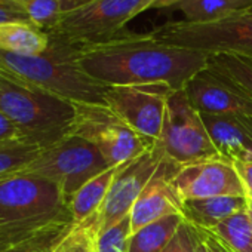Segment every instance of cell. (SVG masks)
Wrapping results in <instances>:
<instances>
[{"label":"cell","mask_w":252,"mask_h":252,"mask_svg":"<svg viewBox=\"0 0 252 252\" xmlns=\"http://www.w3.org/2000/svg\"><path fill=\"white\" fill-rule=\"evenodd\" d=\"M209 55L166 43L152 33L122 32L117 36L79 48L85 73L105 86L162 83L183 89L208 67Z\"/></svg>","instance_id":"cell-1"},{"label":"cell","mask_w":252,"mask_h":252,"mask_svg":"<svg viewBox=\"0 0 252 252\" xmlns=\"http://www.w3.org/2000/svg\"><path fill=\"white\" fill-rule=\"evenodd\" d=\"M77 54V46L49 36V46L40 55L0 51V71L73 104H107L108 86L83 71Z\"/></svg>","instance_id":"cell-2"},{"label":"cell","mask_w":252,"mask_h":252,"mask_svg":"<svg viewBox=\"0 0 252 252\" xmlns=\"http://www.w3.org/2000/svg\"><path fill=\"white\" fill-rule=\"evenodd\" d=\"M0 111L21 140L42 150L71 135L76 119L73 102L0 71Z\"/></svg>","instance_id":"cell-3"},{"label":"cell","mask_w":252,"mask_h":252,"mask_svg":"<svg viewBox=\"0 0 252 252\" xmlns=\"http://www.w3.org/2000/svg\"><path fill=\"white\" fill-rule=\"evenodd\" d=\"M71 221L60 187L33 172L21 171L0 180V227L40 228Z\"/></svg>","instance_id":"cell-4"},{"label":"cell","mask_w":252,"mask_h":252,"mask_svg":"<svg viewBox=\"0 0 252 252\" xmlns=\"http://www.w3.org/2000/svg\"><path fill=\"white\" fill-rule=\"evenodd\" d=\"M156 3L158 0H80L63 12L48 34L77 48L99 43L125 32L132 18L155 9Z\"/></svg>","instance_id":"cell-5"},{"label":"cell","mask_w":252,"mask_h":252,"mask_svg":"<svg viewBox=\"0 0 252 252\" xmlns=\"http://www.w3.org/2000/svg\"><path fill=\"white\" fill-rule=\"evenodd\" d=\"M150 33L166 43L206 55L237 54L252 57V11L206 23L171 21Z\"/></svg>","instance_id":"cell-6"},{"label":"cell","mask_w":252,"mask_h":252,"mask_svg":"<svg viewBox=\"0 0 252 252\" xmlns=\"http://www.w3.org/2000/svg\"><path fill=\"white\" fill-rule=\"evenodd\" d=\"M155 144L163 158L178 168L221 158L206 131L200 113L190 102L184 88L175 89L169 95L162 132Z\"/></svg>","instance_id":"cell-7"},{"label":"cell","mask_w":252,"mask_h":252,"mask_svg":"<svg viewBox=\"0 0 252 252\" xmlns=\"http://www.w3.org/2000/svg\"><path fill=\"white\" fill-rule=\"evenodd\" d=\"M74 107L76 119L71 135L92 143L110 166L128 163L155 144L134 131L107 104H74Z\"/></svg>","instance_id":"cell-8"},{"label":"cell","mask_w":252,"mask_h":252,"mask_svg":"<svg viewBox=\"0 0 252 252\" xmlns=\"http://www.w3.org/2000/svg\"><path fill=\"white\" fill-rule=\"evenodd\" d=\"M108 168L111 166L92 143L77 135H68L42 150L24 171L55 183L68 203L83 184Z\"/></svg>","instance_id":"cell-9"},{"label":"cell","mask_w":252,"mask_h":252,"mask_svg":"<svg viewBox=\"0 0 252 252\" xmlns=\"http://www.w3.org/2000/svg\"><path fill=\"white\" fill-rule=\"evenodd\" d=\"M163 159L165 158L160 150L156 147V144H153L152 149H149L137 159L119 166V171L110 186L102 206L95 214V217L85 221L94 239L99 231L111 227L131 214L132 206L135 205L149 181L158 172Z\"/></svg>","instance_id":"cell-10"},{"label":"cell","mask_w":252,"mask_h":252,"mask_svg":"<svg viewBox=\"0 0 252 252\" xmlns=\"http://www.w3.org/2000/svg\"><path fill=\"white\" fill-rule=\"evenodd\" d=\"M172 91L175 89L162 83L108 86L105 101L134 131L156 141L162 132L166 102Z\"/></svg>","instance_id":"cell-11"},{"label":"cell","mask_w":252,"mask_h":252,"mask_svg":"<svg viewBox=\"0 0 252 252\" xmlns=\"http://www.w3.org/2000/svg\"><path fill=\"white\" fill-rule=\"evenodd\" d=\"M171 183L180 199H205L217 196H242L245 191L233 162L212 158L181 166Z\"/></svg>","instance_id":"cell-12"},{"label":"cell","mask_w":252,"mask_h":252,"mask_svg":"<svg viewBox=\"0 0 252 252\" xmlns=\"http://www.w3.org/2000/svg\"><path fill=\"white\" fill-rule=\"evenodd\" d=\"M184 89L199 113L252 119V98L208 67L197 73Z\"/></svg>","instance_id":"cell-13"},{"label":"cell","mask_w":252,"mask_h":252,"mask_svg":"<svg viewBox=\"0 0 252 252\" xmlns=\"http://www.w3.org/2000/svg\"><path fill=\"white\" fill-rule=\"evenodd\" d=\"M178 169V166L163 159L158 172L149 181L131 209L132 231L160 218L181 214L183 200L171 183V178Z\"/></svg>","instance_id":"cell-14"},{"label":"cell","mask_w":252,"mask_h":252,"mask_svg":"<svg viewBox=\"0 0 252 252\" xmlns=\"http://www.w3.org/2000/svg\"><path fill=\"white\" fill-rule=\"evenodd\" d=\"M206 131L222 159L252 160V119L200 113Z\"/></svg>","instance_id":"cell-15"},{"label":"cell","mask_w":252,"mask_h":252,"mask_svg":"<svg viewBox=\"0 0 252 252\" xmlns=\"http://www.w3.org/2000/svg\"><path fill=\"white\" fill-rule=\"evenodd\" d=\"M248 206L242 196H217L205 199H189L183 202L181 215L199 230H211L222 220Z\"/></svg>","instance_id":"cell-16"},{"label":"cell","mask_w":252,"mask_h":252,"mask_svg":"<svg viewBox=\"0 0 252 252\" xmlns=\"http://www.w3.org/2000/svg\"><path fill=\"white\" fill-rule=\"evenodd\" d=\"M119 171V166H111L104 172L98 174L86 184H83L70 199L68 208L74 224H82L99 211L102 206L110 186Z\"/></svg>","instance_id":"cell-17"},{"label":"cell","mask_w":252,"mask_h":252,"mask_svg":"<svg viewBox=\"0 0 252 252\" xmlns=\"http://www.w3.org/2000/svg\"><path fill=\"white\" fill-rule=\"evenodd\" d=\"M49 46V34L30 23L0 24V51L15 55H40Z\"/></svg>","instance_id":"cell-18"},{"label":"cell","mask_w":252,"mask_h":252,"mask_svg":"<svg viewBox=\"0 0 252 252\" xmlns=\"http://www.w3.org/2000/svg\"><path fill=\"white\" fill-rule=\"evenodd\" d=\"M184 222L181 214L153 221L131 234L129 252H162Z\"/></svg>","instance_id":"cell-19"},{"label":"cell","mask_w":252,"mask_h":252,"mask_svg":"<svg viewBox=\"0 0 252 252\" xmlns=\"http://www.w3.org/2000/svg\"><path fill=\"white\" fill-rule=\"evenodd\" d=\"M190 23H206L252 11V0H181L175 6Z\"/></svg>","instance_id":"cell-20"},{"label":"cell","mask_w":252,"mask_h":252,"mask_svg":"<svg viewBox=\"0 0 252 252\" xmlns=\"http://www.w3.org/2000/svg\"><path fill=\"white\" fill-rule=\"evenodd\" d=\"M230 252H252V225L248 206L206 230Z\"/></svg>","instance_id":"cell-21"},{"label":"cell","mask_w":252,"mask_h":252,"mask_svg":"<svg viewBox=\"0 0 252 252\" xmlns=\"http://www.w3.org/2000/svg\"><path fill=\"white\" fill-rule=\"evenodd\" d=\"M208 68L227 79L252 98V57L237 54L209 55Z\"/></svg>","instance_id":"cell-22"},{"label":"cell","mask_w":252,"mask_h":252,"mask_svg":"<svg viewBox=\"0 0 252 252\" xmlns=\"http://www.w3.org/2000/svg\"><path fill=\"white\" fill-rule=\"evenodd\" d=\"M74 222H55L37 228L18 239L2 252H54L64 237L71 231Z\"/></svg>","instance_id":"cell-23"},{"label":"cell","mask_w":252,"mask_h":252,"mask_svg":"<svg viewBox=\"0 0 252 252\" xmlns=\"http://www.w3.org/2000/svg\"><path fill=\"white\" fill-rule=\"evenodd\" d=\"M27 20L43 32L52 30L64 11L79 3L80 0H15Z\"/></svg>","instance_id":"cell-24"},{"label":"cell","mask_w":252,"mask_h":252,"mask_svg":"<svg viewBox=\"0 0 252 252\" xmlns=\"http://www.w3.org/2000/svg\"><path fill=\"white\" fill-rule=\"evenodd\" d=\"M40 153V147L26 143L24 140L2 143L0 144V180L24 171Z\"/></svg>","instance_id":"cell-25"},{"label":"cell","mask_w":252,"mask_h":252,"mask_svg":"<svg viewBox=\"0 0 252 252\" xmlns=\"http://www.w3.org/2000/svg\"><path fill=\"white\" fill-rule=\"evenodd\" d=\"M131 234L132 222L128 215L95 236L92 252H129Z\"/></svg>","instance_id":"cell-26"},{"label":"cell","mask_w":252,"mask_h":252,"mask_svg":"<svg viewBox=\"0 0 252 252\" xmlns=\"http://www.w3.org/2000/svg\"><path fill=\"white\" fill-rule=\"evenodd\" d=\"M94 236L86 222L74 224L54 252H92Z\"/></svg>","instance_id":"cell-27"},{"label":"cell","mask_w":252,"mask_h":252,"mask_svg":"<svg viewBox=\"0 0 252 252\" xmlns=\"http://www.w3.org/2000/svg\"><path fill=\"white\" fill-rule=\"evenodd\" d=\"M197 230L184 220L172 240L166 245V248L162 252H197Z\"/></svg>","instance_id":"cell-28"},{"label":"cell","mask_w":252,"mask_h":252,"mask_svg":"<svg viewBox=\"0 0 252 252\" xmlns=\"http://www.w3.org/2000/svg\"><path fill=\"white\" fill-rule=\"evenodd\" d=\"M30 23L15 0H0V24ZM32 24V23H30Z\"/></svg>","instance_id":"cell-29"},{"label":"cell","mask_w":252,"mask_h":252,"mask_svg":"<svg viewBox=\"0 0 252 252\" xmlns=\"http://www.w3.org/2000/svg\"><path fill=\"white\" fill-rule=\"evenodd\" d=\"M233 165H234L239 180L242 183L246 200L252 202V160L233 162Z\"/></svg>","instance_id":"cell-30"},{"label":"cell","mask_w":252,"mask_h":252,"mask_svg":"<svg viewBox=\"0 0 252 252\" xmlns=\"http://www.w3.org/2000/svg\"><path fill=\"white\" fill-rule=\"evenodd\" d=\"M34 230H37V228H30V227H0V252H2L3 249H6L14 242H17L18 239L27 236L29 233H32Z\"/></svg>","instance_id":"cell-31"},{"label":"cell","mask_w":252,"mask_h":252,"mask_svg":"<svg viewBox=\"0 0 252 252\" xmlns=\"http://www.w3.org/2000/svg\"><path fill=\"white\" fill-rule=\"evenodd\" d=\"M12 140H21L17 126L0 111V144Z\"/></svg>","instance_id":"cell-32"},{"label":"cell","mask_w":252,"mask_h":252,"mask_svg":"<svg viewBox=\"0 0 252 252\" xmlns=\"http://www.w3.org/2000/svg\"><path fill=\"white\" fill-rule=\"evenodd\" d=\"M197 231H199V234L202 236L203 242L206 243L209 252H230V251H228V249H227L215 236H212L209 231H206V230H199V228H197Z\"/></svg>","instance_id":"cell-33"},{"label":"cell","mask_w":252,"mask_h":252,"mask_svg":"<svg viewBox=\"0 0 252 252\" xmlns=\"http://www.w3.org/2000/svg\"><path fill=\"white\" fill-rule=\"evenodd\" d=\"M181 0H158V3L155 5V9H162V8H174L177 6Z\"/></svg>","instance_id":"cell-34"},{"label":"cell","mask_w":252,"mask_h":252,"mask_svg":"<svg viewBox=\"0 0 252 252\" xmlns=\"http://www.w3.org/2000/svg\"><path fill=\"white\" fill-rule=\"evenodd\" d=\"M196 228V227H194ZM197 230V228H196ZM197 234H199V231H197ZM197 252H209V249H208V246H206V243L203 242V239H202V236L199 234V243H197Z\"/></svg>","instance_id":"cell-35"},{"label":"cell","mask_w":252,"mask_h":252,"mask_svg":"<svg viewBox=\"0 0 252 252\" xmlns=\"http://www.w3.org/2000/svg\"><path fill=\"white\" fill-rule=\"evenodd\" d=\"M248 211H249V218H251V225H252V209L249 208V205H248Z\"/></svg>","instance_id":"cell-36"},{"label":"cell","mask_w":252,"mask_h":252,"mask_svg":"<svg viewBox=\"0 0 252 252\" xmlns=\"http://www.w3.org/2000/svg\"><path fill=\"white\" fill-rule=\"evenodd\" d=\"M248 205H249V208L252 209V202H248Z\"/></svg>","instance_id":"cell-37"}]
</instances>
